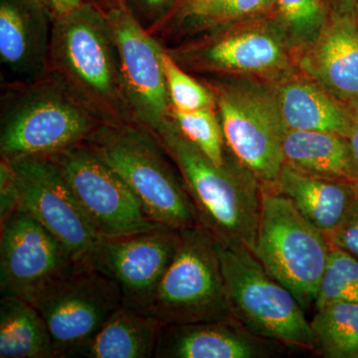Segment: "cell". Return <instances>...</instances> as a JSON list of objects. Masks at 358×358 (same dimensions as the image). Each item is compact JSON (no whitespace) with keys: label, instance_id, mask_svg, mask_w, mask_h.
Masks as SVG:
<instances>
[{"label":"cell","instance_id":"cell-1","mask_svg":"<svg viewBox=\"0 0 358 358\" xmlns=\"http://www.w3.org/2000/svg\"><path fill=\"white\" fill-rule=\"evenodd\" d=\"M48 74L56 78L103 124H136L127 99L121 59L103 7L96 2L56 15Z\"/></svg>","mask_w":358,"mask_h":358},{"label":"cell","instance_id":"cell-2","mask_svg":"<svg viewBox=\"0 0 358 358\" xmlns=\"http://www.w3.org/2000/svg\"><path fill=\"white\" fill-rule=\"evenodd\" d=\"M178 169L199 222L227 243L255 248L262 207L263 186L228 150L217 166L180 133L173 119L154 131Z\"/></svg>","mask_w":358,"mask_h":358},{"label":"cell","instance_id":"cell-3","mask_svg":"<svg viewBox=\"0 0 358 358\" xmlns=\"http://www.w3.org/2000/svg\"><path fill=\"white\" fill-rule=\"evenodd\" d=\"M82 143L126 182L155 222L178 231L199 225L173 160L169 162L171 157L147 129L136 124H102Z\"/></svg>","mask_w":358,"mask_h":358},{"label":"cell","instance_id":"cell-4","mask_svg":"<svg viewBox=\"0 0 358 358\" xmlns=\"http://www.w3.org/2000/svg\"><path fill=\"white\" fill-rule=\"evenodd\" d=\"M6 89L0 124L2 157H50L81 145L103 124L50 74Z\"/></svg>","mask_w":358,"mask_h":358},{"label":"cell","instance_id":"cell-5","mask_svg":"<svg viewBox=\"0 0 358 358\" xmlns=\"http://www.w3.org/2000/svg\"><path fill=\"white\" fill-rule=\"evenodd\" d=\"M331 248L326 235L288 197L263 186L253 253L268 274L294 294L303 310L315 307Z\"/></svg>","mask_w":358,"mask_h":358},{"label":"cell","instance_id":"cell-6","mask_svg":"<svg viewBox=\"0 0 358 358\" xmlns=\"http://www.w3.org/2000/svg\"><path fill=\"white\" fill-rule=\"evenodd\" d=\"M214 238L233 315L259 336L315 352L310 322L294 294L268 274L251 250Z\"/></svg>","mask_w":358,"mask_h":358},{"label":"cell","instance_id":"cell-7","mask_svg":"<svg viewBox=\"0 0 358 358\" xmlns=\"http://www.w3.org/2000/svg\"><path fill=\"white\" fill-rule=\"evenodd\" d=\"M145 313L164 326L234 317L215 238L204 226L180 230L178 249Z\"/></svg>","mask_w":358,"mask_h":358},{"label":"cell","instance_id":"cell-8","mask_svg":"<svg viewBox=\"0 0 358 358\" xmlns=\"http://www.w3.org/2000/svg\"><path fill=\"white\" fill-rule=\"evenodd\" d=\"M226 147L262 185H272L284 166L286 126L273 89L251 80H227L211 88Z\"/></svg>","mask_w":358,"mask_h":358},{"label":"cell","instance_id":"cell-9","mask_svg":"<svg viewBox=\"0 0 358 358\" xmlns=\"http://www.w3.org/2000/svg\"><path fill=\"white\" fill-rule=\"evenodd\" d=\"M101 238L166 228L155 222L124 180L83 143L50 155Z\"/></svg>","mask_w":358,"mask_h":358},{"label":"cell","instance_id":"cell-10","mask_svg":"<svg viewBox=\"0 0 358 358\" xmlns=\"http://www.w3.org/2000/svg\"><path fill=\"white\" fill-rule=\"evenodd\" d=\"M46 322L55 358H68L122 305L117 282L84 261L32 301Z\"/></svg>","mask_w":358,"mask_h":358},{"label":"cell","instance_id":"cell-11","mask_svg":"<svg viewBox=\"0 0 358 358\" xmlns=\"http://www.w3.org/2000/svg\"><path fill=\"white\" fill-rule=\"evenodd\" d=\"M77 262L69 249L22 207L1 219V296L32 303Z\"/></svg>","mask_w":358,"mask_h":358},{"label":"cell","instance_id":"cell-12","mask_svg":"<svg viewBox=\"0 0 358 358\" xmlns=\"http://www.w3.org/2000/svg\"><path fill=\"white\" fill-rule=\"evenodd\" d=\"M99 6L103 7L117 41L134 121L154 131L171 115L162 61L164 49L120 0H106Z\"/></svg>","mask_w":358,"mask_h":358},{"label":"cell","instance_id":"cell-13","mask_svg":"<svg viewBox=\"0 0 358 358\" xmlns=\"http://www.w3.org/2000/svg\"><path fill=\"white\" fill-rule=\"evenodd\" d=\"M7 159L15 176L20 206L64 244L77 261L83 260L102 238L89 222L58 166L49 157Z\"/></svg>","mask_w":358,"mask_h":358},{"label":"cell","instance_id":"cell-14","mask_svg":"<svg viewBox=\"0 0 358 358\" xmlns=\"http://www.w3.org/2000/svg\"><path fill=\"white\" fill-rule=\"evenodd\" d=\"M179 239L180 231L171 228L102 238L82 261L117 282L124 305L147 313Z\"/></svg>","mask_w":358,"mask_h":358},{"label":"cell","instance_id":"cell-15","mask_svg":"<svg viewBox=\"0 0 358 358\" xmlns=\"http://www.w3.org/2000/svg\"><path fill=\"white\" fill-rule=\"evenodd\" d=\"M183 49L176 60L201 70L282 77L289 73V48L274 16Z\"/></svg>","mask_w":358,"mask_h":358},{"label":"cell","instance_id":"cell-16","mask_svg":"<svg viewBox=\"0 0 358 358\" xmlns=\"http://www.w3.org/2000/svg\"><path fill=\"white\" fill-rule=\"evenodd\" d=\"M53 16L38 0H0V63L6 86L48 75Z\"/></svg>","mask_w":358,"mask_h":358},{"label":"cell","instance_id":"cell-17","mask_svg":"<svg viewBox=\"0 0 358 358\" xmlns=\"http://www.w3.org/2000/svg\"><path fill=\"white\" fill-rule=\"evenodd\" d=\"M282 345L259 336L236 317L160 329L155 358H266L282 352Z\"/></svg>","mask_w":358,"mask_h":358},{"label":"cell","instance_id":"cell-18","mask_svg":"<svg viewBox=\"0 0 358 358\" xmlns=\"http://www.w3.org/2000/svg\"><path fill=\"white\" fill-rule=\"evenodd\" d=\"M300 68L341 102H357L358 22L355 11H331L319 36L301 52Z\"/></svg>","mask_w":358,"mask_h":358},{"label":"cell","instance_id":"cell-19","mask_svg":"<svg viewBox=\"0 0 358 358\" xmlns=\"http://www.w3.org/2000/svg\"><path fill=\"white\" fill-rule=\"evenodd\" d=\"M273 92L287 129L348 136L352 106L341 102L310 78L287 73L279 78Z\"/></svg>","mask_w":358,"mask_h":358},{"label":"cell","instance_id":"cell-20","mask_svg":"<svg viewBox=\"0 0 358 358\" xmlns=\"http://www.w3.org/2000/svg\"><path fill=\"white\" fill-rule=\"evenodd\" d=\"M263 186L288 197L327 238L338 228L358 196L357 188L350 181L308 176L285 164L277 180Z\"/></svg>","mask_w":358,"mask_h":358},{"label":"cell","instance_id":"cell-21","mask_svg":"<svg viewBox=\"0 0 358 358\" xmlns=\"http://www.w3.org/2000/svg\"><path fill=\"white\" fill-rule=\"evenodd\" d=\"M164 324L148 313L120 306L68 358H152Z\"/></svg>","mask_w":358,"mask_h":358},{"label":"cell","instance_id":"cell-22","mask_svg":"<svg viewBox=\"0 0 358 358\" xmlns=\"http://www.w3.org/2000/svg\"><path fill=\"white\" fill-rule=\"evenodd\" d=\"M282 157L285 166L301 173L355 185L352 148L346 136L287 129L282 138Z\"/></svg>","mask_w":358,"mask_h":358},{"label":"cell","instance_id":"cell-23","mask_svg":"<svg viewBox=\"0 0 358 358\" xmlns=\"http://www.w3.org/2000/svg\"><path fill=\"white\" fill-rule=\"evenodd\" d=\"M0 357L55 358L53 341L43 317L24 299L1 296Z\"/></svg>","mask_w":358,"mask_h":358},{"label":"cell","instance_id":"cell-24","mask_svg":"<svg viewBox=\"0 0 358 358\" xmlns=\"http://www.w3.org/2000/svg\"><path fill=\"white\" fill-rule=\"evenodd\" d=\"M315 352L327 358H357L358 303L331 301L315 308L310 322Z\"/></svg>","mask_w":358,"mask_h":358},{"label":"cell","instance_id":"cell-25","mask_svg":"<svg viewBox=\"0 0 358 358\" xmlns=\"http://www.w3.org/2000/svg\"><path fill=\"white\" fill-rule=\"evenodd\" d=\"M324 0H275V13L289 49L303 51L317 39L329 20Z\"/></svg>","mask_w":358,"mask_h":358},{"label":"cell","instance_id":"cell-26","mask_svg":"<svg viewBox=\"0 0 358 358\" xmlns=\"http://www.w3.org/2000/svg\"><path fill=\"white\" fill-rule=\"evenodd\" d=\"M171 117L180 133L214 164L220 166L225 164L228 150L215 109L192 112L171 109Z\"/></svg>","mask_w":358,"mask_h":358},{"label":"cell","instance_id":"cell-27","mask_svg":"<svg viewBox=\"0 0 358 358\" xmlns=\"http://www.w3.org/2000/svg\"><path fill=\"white\" fill-rule=\"evenodd\" d=\"M338 301L358 303V260L345 251L331 247L315 308Z\"/></svg>","mask_w":358,"mask_h":358},{"label":"cell","instance_id":"cell-28","mask_svg":"<svg viewBox=\"0 0 358 358\" xmlns=\"http://www.w3.org/2000/svg\"><path fill=\"white\" fill-rule=\"evenodd\" d=\"M162 61L171 109L180 112L216 109L211 88L189 76L169 51L164 50Z\"/></svg>","mask_w":358,"mask_h":358},{"label":"cell","instance_id":"cell-29","mask_svg":"<svg viewBox=\"0 0 358 358\" xmlns=\"http://www.w3.org/2000/svg\"><path fill=\"white\" fill-rule=\"evenodd\" d=\"M275 0H221L193 18L185 26L193 29L236 24L245 20L273 15Z\"/></svg>","mask_w":358,"mask_h":358},{"label":"cell","instance_id":"cell-30","mask_svg":"<svg viewBox=\"0 0 358 358\" xmlns=\"http://www.w3.org/2000/svg\"><path fill=\"white\" fill-rule=\"evenodd\" d=\"M152 35L171 17L178 0H120Z\"/></svg>","mask_w":358,"mask_h":358},{"label":"cell","instance_id":"cell-31","mask_svg":"<svg viewBox=\"0 0 358 358\" xmlns=\"http://www.w3.org/2000/svg\"><path fill=\"white\" fill-rule=\"evenodd\" d=\"M327 240L331 247L343 250L358 260V196Z\"/></svg>","mask_w":358,"mask_h":358},{"label":"cell","instance_id":"cell-32","mask_svg":"<svg viewBox=\"0 0 358 358\" xmlns=\"http://www.w3.org/2000/svg\"><path fill=\"white\" fill-rule=\"evenodd\" d=\"M1 208H0V218L3 219L20 207V194H18L17 185L14 176L10 162L6 157H1Z\"/></svg>","mask_w":358,"mask_h":358},{"label":"cell","instance_id":"cell-33","mask_svg":"<svg viewBox=\"0 0 358 358\" xmlns=\"http://www.w3.org/2000/svg\"><path fill=\"white\" fill-rule=\"evenodd\" d=\"M219 1L221 0H178L171 15L178 22L186 24Z\"/></svg>","mask_w":358,"mask_h":358},{"label":"cell","instance_id":"cell-34","mask_svg":"<svg viewBox=\"0 0 358 358\" xmlns=\"http://www.w3.org/2000/svg\"><path fill=\"white\" fill-rule=\"evenodd\" d=\"M350 106L352 107V124H350V131H348L346 138H348V141H350V148H352L355 174V185L358 190V109L355 106Z\"/></svg>","mask_w":358,"mask_h":358},{"label":"cell","instance_id":"cell-35","mask_svg":"<svg viewBox=\"0 0 358 358\" xmlns=\"http://www.w3.org/2000/svg\"><path fill=\"white\" fill-rule=\"evenodd\" d=\"M329 11L353 13L357 0H324Z\"/></svg>","mask_w":358,"mask_h":358},{"label":"cell","instance_id":"cell-36","mask_svg":"<svg viewBox=\"0 0 358 358\" xmlns=\"http://www.w3.org/2000/svg\"><path fill=\"white\" fill-rule=\"evenodd\" d=\"M85 0H55V13L54 16L68 13L72 9L81 6Z\"/></svg>","mask_w":358,"mask_h":358},{"label":"cell","instance_id":"cell-37","mask_svg":"<svg viewBox=\"0 0 358 358\" xmlns=\"http://www.w3.org/2000/svg\"><path fill=\"white\" fill-rule=\"evenodd\" d=\"M38 1L46 7L47 10H48L54 17V13H55V0H38Z\"/></svg>","mask_w":358,"mask_h":358},{"label":"cell","instance_id":"cell-38","mask_svg":"<svg viewBox=\"0 0 358 358\" xmlns=\"http://www.w3.org/2000/svg\"><path fill=\"white\" fill-rule=\"evenodd\" d=\"M355 17H357V20L358 22V0L357 2V4H355Z\"/></svg>","mask_w":358,"mask_h":358},{"label":"cell","instance_id":"cell-39","mask_svg":"<svg viewBox=\"0 0 358 358\" xmlns=\"http://www.w3.org/2000/svg\"><path fill=\"white\" fill-rule=\"evenodd\" d=\"M91 1L96 2V3L98 4H102L106 1V0H91Z\"/></svg>","mask_w":358,"mask_h":358},{"label":"cell","instance_id":"cell-40","mask_svg":"<svg viewBox=\"0 0 358 358\" xmlns=\"http://www.w3.org/2000/svg\"><path fill=\"white\" fill-rule=\"evenodd\" d=\"M352 105L355 106V107H357V109H358V101H357V103H352Z\"/></svg>","mask_w":358,"mask_h":358},{"label":"cell","instance_id":"cell-41","mask_svg":"<svg viewBox=\"0 0 358 358\" xmlns=\"http://www.w3.org/2000/svg\"><path fill=\"white\" fill-rule=\"evenodd\" d=\"M357 358H358V355H357Z\"/></svg>","mask_w":358,"mask_h":358}]
</instances>
